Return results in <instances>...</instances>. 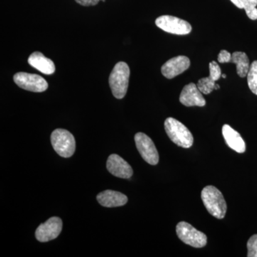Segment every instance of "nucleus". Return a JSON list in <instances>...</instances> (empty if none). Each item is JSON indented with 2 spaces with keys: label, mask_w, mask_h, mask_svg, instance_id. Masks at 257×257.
<instances>
[{
  "label": "nucleus",
  "mask_w": 257,
  "mask_h": 257,
  "mask_svg": "<svg viewBox=\"0 0 257 257\" xmlns=\"http://www.w3.org/2000/svg\"><path fill=\"white\" fill-rule=\"evenodd\" d=\"M203 203L208 212L218 219H224L227 210V205L224 196L214 186H207L201 194Z\"/></svg>",
  "instance_id": "obj_1"
},
{
  "label": "nucleus",
  "mask_w": 257,
  "mask_h": 257,
  "mask_svg": "<svg viewBox=\"0 0 257 257\" xmlns=\"http://www.w3.org/2000/svg\"><path fill=\"white\" fill-rule=\"evenodd\" d=\"M165 128L169 138L177 146L182 148H190L194 143V138L189 128L182 122L169 117L165 120Z\"/></svg>",
  "instance_id": "obj_2"
},
{
  "label": "nucleus",
  "mask_w": 257,
  "mask_h": 257,
  "mask_svg": "<svg viewBox=\"0 0 257 257\" xmlns=\"http://www.w3.org/2000/svg\"><path fill=\"white\" fill-rule=\"evenodd\" d=\"M130 69L124 62H118L109 76V86L111 92L116 99H123L127 92Z\"/></svg>",
  "instance_id": "obj_3"
},
{
  "label": "nucleus",
  "mask_w": 257,
  "mask_h": 257,
  "mask_svg": "<svg viewBox=\"0 0 257 257\" xmlns=\"http://www.w3.org/2000/svg\"><path fill=\"white\" fill-rule=\"evenodd\" d=\"M51 143L60 156L69 158L75 152V139L67 130L57 128L51 135Z\"/></svg>",
  "instance_id": "obj_4"
},
{
  "label": "nucleus",
  "mask_w": 257,
  "mask_h": 257,
  "mask_svg": "<svg viewBox=\"0 0 257 257\" xmlns=\"http://www.w3.org/2000/svg\"><path fill=\"white\" fill-rule=\"evenodd\" d=\"M177 236L181 241L194 248H202L207 245V237L205 234L196 229L185 221L178 223L176 227Z\"/></svg>",
  "instance_id": "obj_5"
},
{
  "label": "nucleus",
  "mask_w": 257,
  "mask_h": 257,
  "mask_svg": "<svg viewBox=\"0 0 257 257\" xmlns=\"http://www.w3.org/2000/svg\"><path fill=\"white\" fill-rule=\"evenodd\" d=\"M155 23L161 30L174 35H185L192 32V26L188 22L170 15L160 17Z\"/></svg>",
  "instance_id": "obj_6"
},
{
  "label": "nucleus",
  "mask_w": 257,
  "mask_h": 257,
  "mask_svg": "<svg viewBox=\"0 0 257 257\" xmlns=\"http://www.w3.org/2000/svg\"><path fill=\"white\" fill-rule=\"evenodd\" d=\"M14 81L19 87L30 92H43L48 88L47 81L38 74L18 72L15 74Z\"/></svg>",
  "instance_id": "obj_7"
},
{
  "label": "nucleus",
  "mask_w": 257,
  "mask_h": 257,
  "mask_svg": "<svg viewBox=\"0 0 257 257\" xmlns=\"http://www.w3.org/2000/svg\"><path fill=\"white\" fill-rule=\"evenodd\" d=\"M135 140L137 148L144 160L150 165H157L160 157L151 138L145 134L139 133L135 135Z\"/></svg>",
  "instance_id": "obj_8"
},
{
  "label": "nucleus",
  "mask_w": 257,
  "mask_h": 257,
  "mask_svg": "<svg viewBox=\"0 0 257 257\" xmlns=\"http://www.w3.org/2000/svg\"><path fill=\"white\" fill-rule=\"evenodd\" d=\"M62 229V221L60 218H50L46 222L37 228L35 236L40 242H47L58 237Z\"/></svg>",
  "instance_id": "obj_9"
},
{
  "label": "nucleus",
  "mask_w": 257,
  "mask_h": 257,
  "mask_svg": "<svg viewBox=\"0 0 257 257\" xmlns=\"http://www.w3.org/2000/svg\"><path fill=\"white\" fill-rule=\"evenodd\" d=\"M190 60L185 56H177L167 61L162 67V73L167 79H172L189 69Z\"/></svg>",
  "instance_id": "obj_10"
},
{
  "label": "nucleus",
  "mask_w": 257,
  "mask_h": 257,
  "mask_svg": "<svg viewBox=\"0 0 257 257\" xmlns=\"http://www.w3.org/2000/svg\"><path fill=\"white\" fill-rule=\"evenodd\" d=\"M179 101L186 106H204L206 104L202 92L194 83H189L183 88L179 96Z\"/></svg>",
  "instance_id": "obj_11"
},
{
  "label": "nucleus",
  "mask_w": 257,
  "mask_h": 257,
  "mask_svg": "<svg viewBox=\"0 0 257 257\" xmlns=\"http://www.w3.org/2000/svg\"><path fill=\"white\" fill-rule=\"evenodd\" d=\"M106 168L111 175L122 179H130L133 170L128 163L117 155H111L106 162Z\"/></svg>",
  "instance_id": "obj_12"
},
{
  "label": "nucleus",
  "mask_w": 257,
  "mask_h": 257,
  "mask_svg": "<svg viewBox=\"0 0 257 257\" xmlns=\"http://www.w3.org/2000/svg\"><path fill=\"white\" fill-rule=\"evenodd\" d=\"M221 77V70L219 64L215 61L209 63V76L204 77L198 81L197 87L202 94H209L214 89L216 81L219 80Z\"/></svg>",
  "instance_id": "obj_13"
},
{
  "label": "nucleus",
  "mask_w": 257,
  "mask_h": 257,
  "mask_svg": "<svg viewBox=\"0 0 257 257\" xmlns=\"http://www.w3.org/2000/svg\"><path fill=\"white\" fill-rule=\"evenodd\" d=\"M98 202L104 207H118L124 206L128 199L122 193L116 191L106 190L99 193L96 197Z\"/></svg>",
  "instance_id": "obj_14"
},
{
  "label": "nucleus",
  "mask_w": 257,
  "mask_h": 257,
  "mask_svg": "<svg viewBox=\"0 0 257 257\" xmlns=\"http://www.w3.org/2000/svg\"><path fill=\"white\" fill-rule=\"evenodd\" d=\"M222 135L226 145L238 153H243L246 150V145L240 134L231 127L229 125L224 124L222 127Z\"/></svg>",
  "instance_id": "obj_15"
},
{
  "label": "nucleus",
  "mask_w": 257,
  "mask_h": 257,
  "mask_svg": "<svg viewBox=\"0 0 257 257\" xmlns=\"http://www.w3.org/2000/svg\"><path fill=\"white\" fill-rule=\"evenodd\" d=\"M28 63L42 73L47 75L55 73V64L41 52H35L32 53L28 58Z\"/></svg>",
  "instance_id": "obj_16"
},
{
  "label": "nucleus",
  "mask_w": 257,
  "mask_h": 257,
  "mask_svg": "<svg viewBox=\"0 0 257 257\" xmlns=\"http://www.w3.org/2000/svg\"><path fill=\"white\" fill-rule=\"evenodd\" d=\"M229 62L236 64V73L240 77L247 76L250 68L249 59L246 53L242 52H235L231 56Z\"/></svg>",
  "instance_id": "obj_17"
},
{
  "label": "nucleus",
  "mask_w": 257,
  "mask_h": 257,
  "mask_svg": "<svg viewBox=\"0 0 257 257\" xmlns=\"http://www.w3.org/2000/svg\"><path fill=\"white\" fill-rule=\"evenodd\" d=\"M231 2L239 9L244 10L248 18L257 20V0H231Z\"/></svg>",
  "instance_id": "obj_18"
},
{
  "label": "nucleus",
  "mask_w": 257,
  "mask_h": 257,
  "mask_svg": "<svg viewBox=\"0 0 257 257\" xmlns=\"http://www.w3.org/2000/svg\"><path fill=\"white\" fill-rule=\"evenodd\" d=\"M248 86L250 90L257 95V60L250 65L247 74Z\"/></svg>",
  "instance_id": "obj_19"
},
{
  "label": "nucleus",
  "mask_w": 257,
  "mask_h": 257,
  "mask_svg": "<svg viewBox=\"0 0 257 257\" xmlns=\"http://www.w3.org/2000/svg\"><path fill=\"white\" fill-rule=\"evenodd\" d=\"M247 256L257 257V234L253 235L247 242Z\"/></svg>",
  "instance_id": "obj_20"
},
{
  "label": "nucleus",
  "mask_w": 257,
  "mask_h": 257,
  "mask_svg": "<svg viewBox=\"0 0 257 257\" xmlns=\"http://www.w3.org/2000/svg\"><path fill=\"white\" fill-rule=\"evenodd\" d=\"M231 54L226 50H221L218 55V62L219 63H229Z\"/></svg>",
  "instance_id": "obj_21"
},
{
  "label": "nucleus",
  "mask_w": 257,
  "mask_h": 257,
  "mask_svg": "<svg viewBox=\"0 0 257 257\" xmlns=\"http://www.w3.org/2000/svg\"><path fill=\"white\" fill-rule=\"evenodd\" d=\"M100 1L105 2V0H75L76 3L84 7L94 6Z\"/></svg>",
  "instance_id": "obj_22"
},
{
  "label": "nucleus",
  "mask_w": 257,
  "mask_h": 257,
  "mask_svg": "<svg viewBox=\"0 0 257 257\" xmlns=\"http://www.w3.org/2000/svg\"><path fill=\"white\" fill-rule=\"evenodd\" d=\"M219 89V84H215V87H214V89Z\"/></svg>",
  "instance_id": "obj_23"
},
{
  "label": "nucleus",
  "mask_w": 257,
  "mask_h": 257,
  "mask_svg": "<svg viewBox=\"0 0 257 257\" xmlns=\"http://www.w3.org/2000/svg\"><path fill=\"white\" fill-rule=\"evenodd\" d=\"M221 77H222V78H226V74H221Z\"/></svg>",
  "instance_id": "obj_24"
}]
</instances>
